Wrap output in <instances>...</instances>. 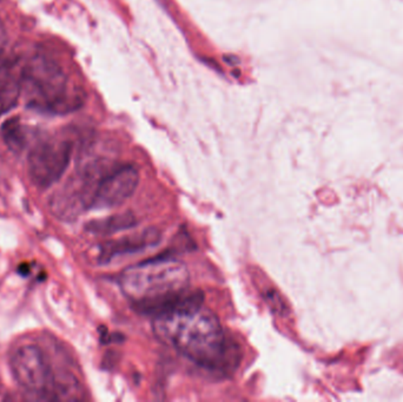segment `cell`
I'll return each mask as SVG.
<instances>
[{"mask_svg":"<svg viewBox=\"0 0 403 402\" xmlns=\"http://www.w3.org/2000/svg\"><path fill=\"white\" fill-rule=\"evenodd\" d=\"M1 137L6 147L15 154L22 152L26 147V133L22 122L18 117L5 121L4 124L0 129Z\"/></svg>","mask_w":403,"mask_h":402,"instance_id":"cell-11","label":"cell"},{"mask_svg":"<svg viewBox=\"0 0 403 402\" xmlns=\"http://www.w3.org/2000/svg\"><path fill=\"white\" fill-rule=\"evenodd\" d=\"M5 43H6V35H5L4 28L0 23V54L4 50Z\"/></svg>","mask_w":403,"mask_h":402,"instance_id":"cell-14","label":"cell"},{"mask_svg":"<svg viewBox=\"0 0 403 402\" xmlns=\"http://www.w3.org/2000/svg\"><path fill=\"white\" fill-rule=\"evenodd\" d=\"M73 156V143L69 140H44L37 144L27 158V171L38 188L51 187L61 180Z\"/></svg>","mask_w":403,"mask_h":402,"instance_id":"cell-4","label":"cell"},{"mask_svg":"<svg viewBox=\"0 0 403 402\" xmlns=\"http://www.w3.org/2000/svg\"><path fill=\"white\" fill-rule=\"evenodd\" d=\"M140 183L135 166H118L108 171L98 182L91 209H112L125 203Z\"/></svg>","mask_w":403,"mask_h":402,"instance_id":"cell-7","label":"cell"},{"mask_svg":"<svg viewBox=\"0 0 403 402\" xmlns=\"http://www.w3.org/2000/svg\"><path fill=\"white\" fill-rule=\"evenodd\" d=\"M22 92V71L18 73L12 68H0V116L15 108Z\"/></svg>","mask_w":403,"mask_h":402,"instance_id":"cell-9","label":"cell"},{"mask_svg":"<svg viewBox=\"0 0 403 402\" xmlns=\"http://www.w3.org/2000/svg\"><path fill=\"white\" fill-rule=\"evenodd\" d=\"M161 233L159 230L150 228L140 233L120 237L99 245L96 260L99 264H108L115 260L143 252L159 245Z\"/></svg>","mask_w":403,"mask_h":402,"instance_id":"cell-8","label":"cell"},{"mask_svg":"<svg viewBox=\"0 0 403 402\" xmlns=\"http://www.w3.org/2000/svg\"><path fill=\"white\" fill-rule=\"evenodd\" d=\"M22 84L27 105L38 111L65 115L83 104V94L70 87L61 65L45 56H35L26 63L22 70Z\"/></svg>","mask_w":403,"mask_h":402,"instance_id":"cell-3","label":"cell"},{"mask_svg":"<svg viewBox=\"0 0 403 402\" xmlns=\"http://www.w3.org/2000/svg\"><path fill=\"white\" fill-rule=\"evenodd\" d=\"M20 275L23 276H26V275H29L30 274V266L27 263H23L20 266L18 267V270H17Z\"/></svg>","mask_w":403,"mask_h":402,"instance_id":"cell-15","label":"cell"},{"mask_svg":"<svg viewBox=\"0 0 403 402\" xmlns=\"http://www.w3.org/2000/svg\"><path fill=\"white\" fill-rule=\"evenodd\" d=\"M136 226V219L131 212H124L118 215L108 216L105 219H94L87 223L85 229L98 236H108L113 233L131 229Z\"/></svg>","mask_w":403,"mask_h":402,"instance_id":"cell-10","label":"cell"},{"mask_svg":"<svg viewBox=\"0 0 403 402\" xmlns=\"http://www.w3.org/2000/svg\"><path fill=\"white\" fill-rule=\"evenodd\" d=\"M190 275L180 260L162 257L133 264L119 277V286L136 308L161 315L187 305H202L203 294L191 291Z\"/></svg>","mask_w":403,"mask_h":402,"instance_id":"cell-2","label":"cell"},{"mask_svg":"<svg viewBox=\"0 0 403 402\" xmlns=\"http://www.w3.org/2000/svg\"><path fill=\"white\" fill-rule=\"evenodd\" d=\"M52 395L57 400H78L80 398V388L76 377L70 374H63L61 377H54Z\"/></svg>","mask_w":403,"mask_h":402,"instance_id":"cell-12","label":"cell"},{"mask_svg":"<svg viewBox=\"0 0 403 402\" xmlns=\"http://www.w3.org/2000/svg\"><path fill=\"white\" fill-rule=\"evenodd\" d=\"M11 370L20 387L31 394L49 398L54 374L43 351L37 346H23L11 359Z\"/></svg>","mask_w":403,"mask_h":402,"instance_id":"cell-5","label":"cell"},{"mask_svg":"<svg viewBox=\"0 0 403 402\" xmlns=\"http://www.w3.org/2000/svg\"><path fill=\"white\" fill-rule=\"evenodd\" d=\"M99 178L80 170L64 187L54 193L50 209L58 219L73 221L82 212L91 209Z\"/></svg>","mask_w":403,"mask_h":402,"instance_id":"cell-6","label":"cell"},{"mask_svg":"<svg viewBox=\"0 0 403 402\" xmlns=\"http://www.w3.org/2000/svg\"><path fill=\"white\" fill-rule=\"evenodd\" d=\"M152 327L164 345L199 366L224 370L237 360L220 319L203 303L155 316Z\"/></svg>","mask_w":403,"mask_h":402,"instance_id":"cell-1","label":"cell"},{"mask_svg":"<svg viewBox=\"0 0 403 402\" xmlns=\"http://www.w3.org/2000/svg\"><path fill=\"white\" fill-rule=\"evenodd\" d=\"M268 305H271V309H274L275 312L278 314H283L285 312V302L282 300L281 296L278 295V291L268 289L264 295Z\"/></svg>","mask_w":403,"mask_h":402,"instance_id":"cell-13","label":"cell"}]
</instances>
